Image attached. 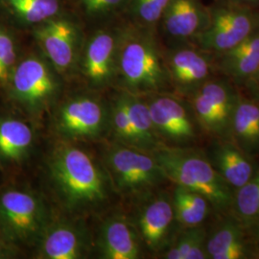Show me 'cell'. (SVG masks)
<instances>
[{"mask_svg":"<svg viewBox=\"0 0 259 259\" xmlns=\"http://www.w3.org/2000/svg\"><path fill=\"white\" fill-rule=\"evenodd\" d=\"M49 173L59 200L70 212L96 209L110 197L111 182L106 168L70 142L54 149Z\"/></svg>","mask_w":259,"mask_h":259,"instance_id":"6da1fadb","label":"cell"},{"mask_svg":"<svg viewBox=\"0 0 259 259\" xmlns=\"http://www.w3.org/2000/svg\"><path fill=\"white\" fill-rule=\"evenodd\" d=\"M165 52L153 27L136 25L119 31L115 79L122 91L140 96L174 93Z\"/></svg>","mask_w":259,"mask_h":259,"instance_id":"7a4b0ae2","label":"cell"},{"mask_svg":"<svg viewBox=\"0 0 259 259\" xmlns=\"http://www.w3.org/2000/svg\"><path fill=\"white\" fill-rule=\"evenodd\" d=\"M152 154L172 185L204 195L217 213L230 212L233 190L213 168L202 147L161 146Z\"/></svg>","mask_w":259,"mask_h":259,"instance_id":"3957f363","label":"cell"},{"mask_svg":"<svg viewBox=\"0 0 259 259\" xmlns=\"http://www.w3.org/2000/svg\"><path fill=\"white\" fill-rule=\"evenodd\" d=\"M105 162L112 186L133 201L172 185L153 154L140 149L116 143Z\"/></svg>","mask_w":259,"mask_h":259,"instance_id":"277c9868","label":"cell"},{"mask_svg":"<svg viewBox=\"0 0 259 259\" xmlns=\"http://www.w3.org/2000/svg\"><path fill=\"white\" fill-rule=\"evenodd\" d=\"M50 223V211L39 195L17 188L0 193V237L10 246L37 245Z\"/></svg>","mask_w":259,"mask_h":259,"instance_id":"5b68a950","label":"cell"},{"mask_svg":"<svg viewBox=\"0 0 259 259\" xmlns=\"http://www.w3.org/2000/svg\"><path fill=\"white\" fill-rule=\"evenodd\" d=\"M143 97L162 146L194 148L204 145L206 138L186 98L173 93H155Z\"/></svg>","mask_w":259,"mask_h":259,"instance_id":"8992f818","label":"cell"},{"mask_svg":"<svg viewBox=\"0 0 259 259\" xmlns=\"http://www.w3.org/2000/svg\"><path fill=\"white\" fill-rule=\"evenodd\" d=\"M171 185L134 201L135 210L131 219L145 251L157 257L182 230L177 221Z\"/></svg>","mask_w":259,"mask_h":259,"instance_id":"52a82bcc","label":"cell"},{"mask_svg":"<svg viewBox=\"0 0 259 259\" xmlns=\"http://www.w3.org/2000/svg\"><path fill=\"white\" fill-rule=\"evenodd\" d=\"M58 74L45 56H28L16 65L10 76L7 83L12 99L31 114L44 112L60 93Z\"/></svg>","mask_w":259,"mask_h":259,"instance_id":"ba28073f","label":"cell"},{"mask_svg":"<svg viewBox=\"0 0 259 259\" xmlns=\"http://www.w3.org/2000/svg\"><path fill=\"white\" fill-rule=\"evenodd\" d=\"M208 9L207 26L189 44L213 55L232 49L259 28L256 8L227 2Z\"/></svg>","mask_w":259,"mask_h":259,"instance_id":"9c48e42d","label":"cell"},{"mask_svg":"<svg viewBox=\"0 0 259 259\" xmlns=\"http://www.w3.org/2000/svg\"><path fill=\"white\" fill-rule=\"evenodd\" d=\"M240 91L227 78L215 75L187 100L207 139H230L232 115Z\"/></svg>","mask_w":259,"mask_h":259,"instance_id":"30bf717a","label":"cell"},{"mask_svg":"<svg viewBox=\"0 0 259 259\" xmlns=\"http://www.w3.org/2000/svg\"><path fill=\"white\" fill-rule=\"evenodd\" d=\"M34 37L59 74H67L79 65L83 46L82 32L73 19L65 16L47 19L35 27Z\"/></svg>","mask_w":259,"mask_h":259,"instance_id":"8fae6325","label":"cell"},{"mask_svg":"<svg viewBox=\"0 0 259 259\" xmlns=\"http://www.w3.org/2000/svg\"><path fill=\"white\" fill-rule=\"evenodd\" d=\"M165 56L173 92L186 99L217 75L214 55L192 44L175 45Z\"/></svg>","mask_w":259,"mask_h":259,"instance_id":"7c38bea8","label":"cell"},{"mask_svg":"<svg viewBox=\"0 0 259 259\" xmlns=\"http://www.w3.org/2000/svg\"><path fill=\"white\" fill-rule=\"evenodd\" d=\"M54 125L65 139H96L109 127V110L95 97L76 96L59 108Z\"/></svg>","mask_w":259,"mask_h":259,"instance_id":"4fadbf2b","label":"cell"},{"mask_svg":"<svg viewBox=\"0 0 259 259\" xmlns=\"http://www.w3.org/2000/svg\"><path fill=\"white\" fill-rule=\"evenodd\" d=\"M208 259H259L249 228L232 213H217L207 224Z\"/></svg>","mask_w":259,"mask_h":259,"instance_id":"5bb4252c","label":"cell"},{"mask_svg":"<svg viewBox=\"0 0 259 259\" xmlns=\"http://www.w3.org/2000/svg\"><path fill=\"white\" fill-rule=\"evenodd\" d=\"M118 41L119 32L101 30L83 45L79 65L93 89H102L115 80Z\"/></svg>","mask_w":259,"mask_h":259,"instance_id":"9a60e30c","label":"cell"},{"mask_svg":"<svg viewBox=\"0 0 259 259\" xmlns=\"http://www.w3.org/2000/svg\"><path fill=\"white\" fill-rule=\"evenodd\" d=\"M202 149L233 192L250 180L259 165V160L247 155L231 139H207Z\"/></svg>","mask_w":259,"mask_h":259,"instance_id":"2e32d148","label":"cell"},{"mask_svg":"<svg viewBox=\"0 0 259 259\" xmlns=\"http://www.w3.org/2000/svg\"><path fill=\"white\" fill-rule=\"evenodd\" d=\"M37 246L39 258H82L89 250L90 235L81 223L51 222Z\"/></svg>","mask_w":259,"mask_h":259,"instance_id":"e0dca14e","label":"cell"},{"mask_svg":"<svg viewBox=\"0 0 259 259\" xmlns=\"http://www.w3.org/2000/svg\"><path fill=\"white\" fill-rule=\"evenodd\" d=\"M160 20L176 45L187 44L207 26L209 9L201 0H170Z\"/></svg>","mask_w":259,"mask_h":259,"instance_id":"ac0fdd59","label":"cell"},{"mask_svg":"<svg viewBox=\"0 0 259 259\" xmlns=\"http://www.w3.org/2000/svg\"><path fill=\"white\" fill-rule=\"evenodd\" d=\"M97 242L103 258L138 259L145 252L132 219L119 214L103 223Z\"/></svg>","mask_w":259,"mask_h":259,"instance_id":"d6986e66","label":"cell"},{"mask_svg":"<svg viewBox=\"0 0 259 259\" xmlns=\"http://www.w3.org/2000/svg\"><path fill=\"white\" fill-rule=\"evenodd\" d=\"M217 75L231 81L239 91L259 66V28L232 49L214 55Z\"/></svg>","mask_w":259,"mask_h":259,"instance_id":"ffe728a7","label":"cell"},{"mask_svg":"<svg viewBox=\"0 0 259 259\" xmlns=\"http://www.w3.org/2000/svg\"><path fill=\"white\" fill-rule=\"evenodd\" d=\"M230 139L259 160V101L241 93L232 115Z\"/></svg>","mask_w":259,"mask_h":259,"instance_id":"44dd1931","label":"cell"},{"mask_svg":"<svg viewBox=\"0 0 259 259\" xmlns=\"http://www.w3.org/2000/svg\"><path fill=\"white\" fill-rule=\"evenodd\" d=\"M177 221L182 229L204 226L217 214L210 201L197 191L181 185H171Z\"/></svg>","mask_w":259,"mask_h":259,"instance_id":"7402d4cb","label":"cell"},{"mask_svg":"<svg viewBox=\"0 0 259 259\" xmlns=\"http://www.w3.org/2000/svg\"><path fill=\"white\" fill-rule=\"evenodd\" d=\"M34 143V131L24 121L0 118V160L8 163L25 158Z\"/></svg>","mask_w":259,"mask_h":259,"instance_id":"603a6c76","label":"cell"},{"mask_svg":"<svg viewBox=\"0 0 259 259\" xmlns=\"http://www.w3.org/2000/svg\"><path fill=\"white\" fill-rule=\"evenodd\" d=\"M120 95L139 141V149L153 153L161 147L144 97L125 91H121Z\"/></svg>","mask_w":259,"mask_h":259,"instance_id":"cb8c5ba5","label":"cell"},{"mask_svg":"<svg viewBox=\"0 0 259 259\" xmlns=\"http://www.w3.org/2000/svg\"><path fill=\"white\" fill-rule=\"evenodd\" d=\"M207 224L182 229L159 257L165 259H208L206 251Z\"/></svg>","mask_w":259,"mask_h":259,"instance_id":"d4e9b609","label":"cell"},{"mask_svg":"<svg viewBox=\"0 0 259 259\" xmlns=\"http://www.w3.org/2000/svg\"><path fill=\"white\" fill-rule=\"evenodd\" d=\"M14 18L24 25H35L59 15L61 0H1Z\"/></svg>","mask_w":259,"mask_h":259,"instance_id":"484cf974","label":"cell"},{"mask_svg":"<svg viewBox=\"0 0 259 259\" xmlns=\"http://www.w3.org/2000/svg\"><path fill=\"white\" fill-rule=\"evenodd\" d=\"M230 212L247 228L259 221V165L250 180L233 192Z\"/></svg>","mask_w":259,"mask_h":259,"instance_id":"4316f807","label":"cell"},{"mask_svg":"<svg viewBox=\"0 0 259 259\" xmlns=\"http://www.w3.org/2000/svg\"><path fill=\"white\" fill-rule=\"evenodd\" d=\"M109 127L118 143L139 149V141L120 93L117 94L111 105V110H109Z\"/></svg>","mask_w":259,"mask_h":259,"instance_id":"83f0119b","label":"cell"},{"mask_svg":"<svg viewBox=\"0 0 259 259\" xmlns=\"http://www.w3.org/2000/svg\"><path fill=\"white\" fill-rule=\"evenodd\" d=\"M170 0H131L130 12L138 25L154 27L166 9Z\"/></svg>","mask_w":259,"mask_h":259,"instance_id":"f1b7e54d","label":"cell"},{"mask_svg":"<svg viewBox=\"0 0 259 259\" xmlns=\"http://www.w3.org/2000/svg\"><path fill=\"white\" fill-rule=\"evenodd\" d=\"M17 65V48L14 37L7 30L0 27V85L8 83Z\"/></svg>","mask_w":259,"mask_h":259,"instance_id":"f546056e","label":"cell"},{"mask_svg":"<svg viewBox=\"0 0 259 259\" xmlns=\"http://www.w3.org/2000/svg\"><path fill=\"white\" fill-rule=\"evenodd\" d=\"M88 15H101L116 8L123 0H80Z\"/></svg>","mask_w":259,"mask_h":259,"instance_id":"4dcf8cb0","label":"cell"},{"mask_svg":"<svg viewBox=\"0 0 259 259\" xmlns=\"http://www.w3.org/2000/svg\"><path fill=\"white\" fill-rule=\"evenodd\" d=\"M240 92L251 99L259 101V66L255 73L245 83Z\"/></svg>","mask_w":259,"mask_h":259,"instance_id":"1f68e13d","label":"cell"},{"mask_svg":"<svg viewBox=\"0 0 259 259\" xmlns=\"http://www.w3.org/2000/svg\"><path fill=\"white\" fill-rule=\"evenodd\" d=\"M249 231H250L251 237H252L253 242L256 246V249L259 252V221L249 227Z\"/></svg>","mask_w":259,"mask_h":259,"instance_id":"d6a6232c","label":"cell"},{"mask_svg":"<svg viewBox=\"0 0 259 259\" xmlns=\"http://www.w3.org/2000/svg\"><path fill=\"white\" fill-rule=\"evenodd\" d=\"M11 254L10 245L0 237V258H5Z\"/></svg>","mask_w":259,"mask_h":259,"instance_id":"836d02e7","label":"cell"},{"mask_svg":"<svg viewBox=\"0 0 259 259\" xmlns=\"http://www.w3.org/2000/svg\"><path fill=\"white\" fill-rule=\"evenodd\" d=\"M229 2L235 3L242 6H248V7H252L255 8L259 5V0H229Z\"/></svg>","mask_w":259,"mask_h":259,"instance_id":"e575fe53","label":"cell"}]
</instances>
